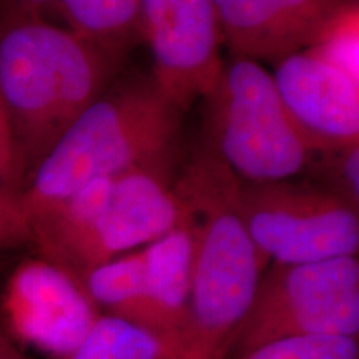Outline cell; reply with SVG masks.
<instances>
[{
	"instance_id": "cell-17",
	"label": "cell",
	"mask_w": 359,
	"mask_h": 359,
	"mask_svg": "<svg viewBox=\"0 0 359 359\" xmlns=\"http://www.w3.org/2000/svg\"><path fill=\"white\" fill-rule=\"evenodd\" d=\"M304 173L308 180L359 208V143L314 151Z\"/></svg>"
},
{
	"instance_id": "cell-4",
	"label": "cell",
	"mask_w": 359,
	"mask_h": 359,
	"mask_svg": "<svg viewBox=\"0 0 359 359\" xmlns=\"http://www.w3.org/2000/svg\"><path fill=\"white\" fill-rule=\"evenodd\" d=\"M187 208L163 172L133 170L90 182L29 223L39 257L75 280L178 226Z\"/></svg>"
},
{
	"instance_id": "cell-15",
	"label": "cell",
	"mask_w": 359,
	"mask_h": 359,
	"mask_svg": "<svg viewBox=\"0 0 359 359\" xmlns=\"http://www.w3.org/2000/svg\"><path fill=\"white\" fill-rule=\"evenodd\" d=\"M65 359H180V348L156 331L100 314Z\"/></svg>"
},
{
	"instance_id": "cell-2",
	"label": "cell",
	"mask_w": 359,
	"mask_h": 359,
	"mask_svg": "<svg viewBox=\"0 0 359 359\" xmlns=\"http://www.w3.org/2000/svg\"><path fill=\"white\" fill-rule=\"evenodd\" d=\"M230 170L201 143L175 193L193 236L191 291L180 359H226L269 259L228 198Z\"/></svg>"
},
{
	"instance_id": "cell-14",
	"label": "cell",
	"mask_w": 359,
	"mask_h": 359,
	"mask_svg": "<svg viewBox=\"0 0 359 359\" xmlns=\"http://www.w3.org/2000/svg\"><path fill=\"white\" fill-rule=\"evenodd\" d=\"M67 29L109 52L125 55L140 35V0H55Z\"/></svg>"
},
{
	"instance_id": "cell-11",
	"label": "cell",
	"mask_w": 359,
	"mask_h": 359,
	"mask_svg": "<svg viewBox=\"0 0 359 359\" xmlns=\"http://www.w3.org/2000/svg\"><path fill=\"white\" fill-rule=\"evenodd\" d=\"M271 75L314 150L359 143V82L306 50L283 58Z\"/></svg>"
},
{
	"instance_id": "cell-3",
	"label": "cell",
	"mask_w": 359,
	"mask_h": 359,
	"mask_svg": "<svg viewBox=\"0 0 359 359\" xmlns=\"http://www.w3.org/2000/svg\"><path fill=\"white\" fill-rule=\"evenodd\" d=\"M180 115L151 77L110 85L58 138L20 193L27 224L90 182L133 170L163 172Z\"/></svg>"
},
{
	"instance_id": "cell-16",
	"label": "cell",
	"mask_w": 359,
	"mask_h": 359,
	"mask_svg": "<svg viewBox=\"0 0 359 359\" xmlns=\"http://www.w3.org/2000/svg\"><path fill=\"white\" fill-rule=\"evenodd\" d=\"M309 55L326 65L343 72L349 79L359 82V4L358 0L344 7L327 24L311 47Z\"/></svg>"
},
{
	"instance_id": "cell-1",
	"label": "cell",
	"mask_w": 359,
	"mask_h": 359,
	"mask_svg": "<svg viewBox=\"0 0 359 359\" xmlns=\"http://www.w3.org/2000/svg\"><path fill=\"white\" fill-rule=\"evenodd\" d=\"M122 60L53 22L0 24V109L24 188L65 130L110 87Z\"/></svg>"
},
{
	"instance_id": "cell-20",
	"label": "cell",
	"mask_w": 359,
	"mask_h": 359,
	"mask_svg": "<svg viewBox=\"0 0 359 359\" xmlns=\"http://www.w3.org/2000/svg\"><path fill=\"white\" fill-rule=\"evenodd\" d=\"M27 19H58L55 0H0V24Z\"/></svg>"
},
{
	"instance_id": "cell-5",
	"label": "cell",
	"mask_w": 359,
	"mask_h": 359,
	"mask_svg": "<svg viewBox=\"0 0 359 359\" xmlns=\"http://www.w3.org/2000/svg\"><path fill=\"white\" fill-rule=\"evenodd\" d=\"M205 142L236 178L263 183L304 173L314 147L286 110L273 75L243 57L223 62L205 98Z\"/></svg>"
},
{
	"instance_id": "cell-6",
	"label": "cell",
	"mask_w": 359,
	"mask_h": 359,
	"mask_svg": "<svg viewBox=\"0 0 359 359\" xmlns=\"http://www.w3.org/2000/svg\"><path fill=\"white\" fill-rule=\"evenodd\" d=\"M228 198L269 263L302 264L358 255V208L311 180L251 183L230 172Z\"/></svg>"
},
{
	"instance_id": "cell-13",
	"label": "cell",
	"mask_w": 359,
	"mask_h": 359,
	"mask_svg": "<svg viewBox=\"0 0 359 359\" xmlns=\"http://www.w3.org/2000/svg\"><path fill=\"white\" fill-rule=\"evenodd\" d=\"M79 283L102 314L156 331L147 296L140 248L92 268Z\"/></svg>"
},
{
	"instance_id": "cell-8",
	"label": "cell",
	"mask_w": 359,
	"mask_h": 359,
	"mask_svg": "<svg viewBox=\"0 0 359 359\" xmlns=\"http://www.w3.org/2000/svg\"><path fill=\"white\" fill-rule=\"evenodd\" d=\"M140 35L151 80L182 114L212 92L223 67L212 0H140Z\"/></svg>"
},
{
	"instance_id": "cell-22",
	"label": "cell",
	"mask_w": 359,
	"mask_h": 359,
	"mask_svg": "<svg viewBox=\"0 0 359 359\" xmlns=\"http://www.w3.org/2000/svg\"><path fill=\"white\" fill-rule=\"evenodd\" d=\"M0 359H32L11 336L0 331Z\"/></svg>"
},
{
	"instance_id": "cell-10",
	"label": "cell",
	"mask_w": 359,
	"mask_h": 359,
	"mask_svg": "<svg viewBox=\"0 0 359 359\" xmlns=\"http://www.w3.org/2000/svg\"><path fill=\"white\" fill-rule=\"evenodd\" d=\"M233 57L273 64L316 42L354 0H212Z\"/></svg>"
},
{
	"instance_id": "cell-9",
	"label": "cell",
	"mask_w": 359,
	"mask_h": 359,
	"mask_svg": "<svg viewBox=\"0 0 359 359\" xmlns=\"http://www.w3.org/2000/svg\"><path fill=\"white\" fill-rule=\"evenodd\" d=\"M83 286L42 257L12 269L0 296L4 333L53 359H65L100 316Z\"/></svg>"
},
{
	"instance_id": "cell-7",
	"label": "cell",
	"mask_w": 359,
	"mask_h": 359,
	"mask_svg": "<svg viewBox=\"0 0 359 359\" xmlns=\"http://www.w3.org/2000/svg\"><path fill=\"white\" fill-rule=\"evenodd\" d=\"M359 336L358 257L316 263H269L226 359H240L293 336Z\"/></svg>"
},
{
	"instance_id": "cell-18",
	"label": "cell",
	"mask_w": 359,
	"mask_h": 359,
	"mask_svg": "<svg viewBox=\"0 0 359 359\" xmlns=\"http://www.w3.org/2000/svg\"><path fill=\"white\" fill-rule=\"evenodd\" d=\"M240 359H359V339L353 336H293L271 341Z\"/></svg>"
},
{
	"instance_id": "cell-21",
	"label": "cell",
	"mask_w": 359,
	"mask_h": 359,
	"mask_svg": "<svg viewBox=\"0 0 359 359\" xmlns=\"http://www.w3.org/2000/svg\"><path fill=\"white\" fill-rule=\"evenodd\" d=\"M32 243L29 224L22 217L0 213V251L22 248Z\"/></svg>"
},
{
	"instance_id": "cell-19",
	"label": "cell",
	"mask_w": 359,
	"mask_h": 359,
	"mask_svg": "<svg viewBox=\"0 0 359 359\" xmlns=\"http://www.w3.org/2000/svg\"><path fill=\"white\" fill-rule=\"evenodd\" d=\"M24 185L25 180L19 156H17L15 143H13L6 115L0 109V213L24 218L19 205Z\"/></svg>"
},
{
	"instance_id": "cell-12",
	"label": "cell",
	"mask_w": 359,
	"mask_h": 359,
	"mask_svg": "<svg viewBox=\"0 0 359 359\" xmlns=\"http://www.w3.org/2000/svg\"><path fill=\"white\" fill-rule=\"evenodd\" d=\"M143 275L155 330L182 349L191 291L193 236L185 217L178 226L142 246Z\"/></svg>"
}]
</instances>
